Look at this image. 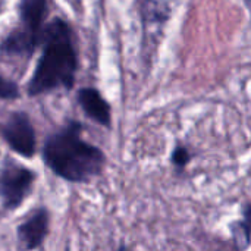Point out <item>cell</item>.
<instances>
[{"label":"cell","mask_w":251,"mask_h":251,"mask_svg":"<svg viewBox=\"0 0 251 251\" xmlns=\"http://www.w3.org/2000/svg\"><path fill=\"white\" fill-rule=\"evenodd\" d=\"M38 40L34 38L32 35H29L28 32H25L24 29L18 28L15 31H12L1 43L0 49L4 53L9 54H18V56H24V54H31L34 51V49L38 46Z\"/></svg>","instance_id":"obj_8"},{"label":"cell","mask_w":251,"mask_h":251,"mask_svg":"<svg viewBox=\"0 0 251 251\" xmlns=\"http://www.w3.org/2000/svg\"><path fill=\"white\" fill-rule=\"evenodd\" d=\"M171 160H172V163H174L178 169H184V168L188 165V162L191 160V154H190V151H188L187 147H184V146H176V147L174 149V151H172Z\"/></svg>","instance_id":"obj_12"},{"label":"cell","mask_w":251,"mask_h":251,"mask_svg":"<svg viewBox=\"0 0 251 251\" xmlns=\"http://www.w3.org/2000/svg\"><path fill=\"white\" fill-rule=\"evenodd\" d=\"M140 10L146 29H149L150 26H154V29H162L169 16V7L159 0H141Z\"/></svg>","instance_id":"obj_9"},{"label":"cell","mask_w":251,"mask_h":251,"mask_svg":"<svg viewBox=\"0 0 251 251\" xmlns=\"http://www.w3.org/2000/svg\"><path fill=\"white\" fill-rule=\"evenodd\" d=\"M35 174L15 162H7L0 172V199L7 210L18 209L28 197Z\"/></svg>","instance_id":"obj_3"},{"label":"cell","mask_w":251,"mask_h":251,"mask_svg":"<svg viewBox=\"0 0 251 251\" xmlns=\"http://www.w3.org/2000/svg\"><path fill=\"white\" fill-rule=\"evenodd\" d=\"M244 1H246V4H247V6L251 9V0H244Z\"/></svg>","instance_id":"obj_13"},{"label":"cell","mask_w":251,"mask_h":251,"mask_svg":"<svg viewBox=\"0 0 251 251\" xmlns=\"http://www.w3.org/2000/svg\"><path fill=\"white\" fill-rule=\"evenodd\" d=\"M49 212L46 209L32 210L28 218L18 226V238L26 250H34L43 246L49 234Z\"/></svg>","instance_id":"obj_5"},{"label":"cell","mask_w":251,"mask_h":251,"mask_svg":"<svg viewBox=\"0 0 251 251\" xmlns=\"http://www.w3.org/2000/svg\"><path fill=\"white\" fill-rule=\"evenodd\" d=\"M43 53L28 82V94L40 96L56 88L71 90L75 84L78 57L69 25L54 18L41 34Z\"/></svg>","instance_id":"obj_2"},{"label":"cell","mask_w":251,"mask_h":251,"mask_svg":"<svg viewBox=\"0 0 251 251\" xmlns=\"http://www.w3.org/2000/svg\"><path fill=\"white\" fill-rule=\"evenodd\" d=\"M243 215H244V222H240L237 225H234V234H235V240H244L246 241V246L250 243L251 237V204H249L244 210H243Z\"/></svg>","instance_id":"obj_10"},{"label":"cell","mask_w":251,"mask_h":251,"mask_svg":"<svg viewBox=\"0 0 251 251\" xmlns=\"http://www.w3.org/2000/svg\"><path fill=\"white\" fill-rule=\"evenodd\" d=\"M49 7L47 0H21L19 1V19L21 29L32 35L41 43V34L44 29V21Z\"/></svg>","instance_id":"obj_6"},{"label":"cell","mask_w":251,"mask_h":251,"mask_svg":"<svg viewBox=\"0 0 251 251\" xmlns=\"http://www.w3.org/2000/svg\"><path fill=\"white\" fill-rule=\"evenodd\" d=\"M0 132L7 146L19 156L31 159L35 154V129L25 112L12 113L0 126Z\"/></svg>","instance_id":"obj_4"},{"label":"cell","mask_w":251,"mask_h":251,"mask_svg":"<svg viewBox=\"0 0 251 251\" xmlns=\"http://www.w3.org/2000/svg\"><path fill=\"white\" fill-rule=\"evenodd\" d=\"M81 131V124L71 121L51 134L43 147L44 163L54 175L69 182L91 181L101 174L106 163L103 151L84 141Z\"/></svg>","instance_id":"obj_1"},{"label":"cell","mask_w":251,"mask_h":251,"mask_svg":"<svg viewBox=\"0 0 251 251\" xmlns=\"http://www.w3.org/2000/svg\"><path fill=\"white\" fill-rule=\"evenodd\" d=\"M18 97H19L18 85L13 81L0 75V99L1 100H15Z\"/></svg>","instance_id":"obj_11"},{"label":"cell","mask_w":251,"mask_h":251,"mask_svg":"<svg viewBox=\"0 0 251 251\" xmlns=\"http://www.w3.org/2000/svg\"><path fill=\"white\" fill-rule=\"evenodd\" d=\"M78 103L90 119H93L101 126H106V128L110 126L112 109H110V104L99 93V90L93 87L81 88L78 91Z\"/></svg>","instance_id":"obj_7"}]
</instances>
